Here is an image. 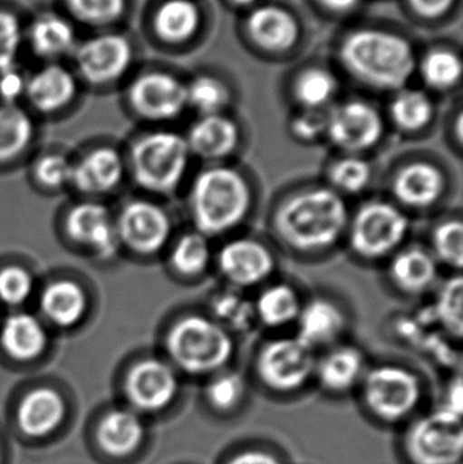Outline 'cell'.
<instances>
[{
    "label": "cell",
    "mask_w": 463,
    "mask_h": 464,
    "mask_svg": "<svg viewBox=\"0 0 463 464\" xmlns=\"http://www.w3.org/2000/svg\"><path fill=\"white\" fill-rule=\"evenodd\" d=\"M348 227V209L331 188H312L283 201L275 214L280 239L294 250L314 253L332 247Z\"/></svg>",
    "instance_id": "6da1fadb"
},
{
    "label": "cell",
    "mask_w": 463,
    "mask_h": 464,
    "mask_svg": "<svg viewBox=\"0 0 463 464\" xmlns=\"http://www.w3.org/2000/svg\"><path fill=\"white\" fill-rule=\"evenodd\" d=\"M73 165L64 155L52 154L41 158L35 166V177L46 188H60L71 182Z\"/></svg>",
    "instance_id": "bcb514c9"
},
{
    "label": "cell",
    "mask_w": 463,
    "mask_h": 464,
    "mask_svg": "<svg viewBox=\"0 0 463 464\" xmlns=\"http://www.w3.org/2000/svg\"><path fill=\"white\" fill-rule=\"evenodd\" d=\"M314 351L298 337L277 338L257 357L258 376L269 389L288 392L301 389L315 372Z\"/></svg>",
    "instance_id": "9c48e42d"
},
{
    "label": "cell",
    "mask_w": 463,
    "mask_h": 464,
    "mask_svg": "<svg viewBox=\"0 0 463 464\" xmlns=\"http://www.w3.org/2000/svg\"><path fill=\"white\" fill-rule=\"evenodd\" d=\"M32 120L14 103L0 106V162L21 155L33 139Z\"/></svg>",
    "instance_id": "d6a6232c"
},
{
    "label": "cell",
    "mask_w": 463,
    "mask_h": 464,
    "mask_svg": "<svg viewBox=\"0 0 463 464\" xmlns=\"http://www.w3.org/2000/svg\"><path fill=\"white\" fill-rule=\"evenodd\" d=\"M76 18L89 24H108L124 13L125 0H67Z\"/></svg>",
    "instance_id": "7bdbcfd3"
},
{
    "label": "cell",
    "mask_w": 463,
    "mask_h": 464,
    "mask_svg": "<svg viewBox=\"0 0 463 464\" xmlns=\"http://www.w3.org/2000/svg\"><path fill=\"white\" fill-rule=\"evenodd\" d=\"M65 416V403L56 390L40 387L24 395L18 406L19 428L30 438H45L53 432Z\"/></svg>",
    "instance_id": "44dd1931"
},
{
    "label": "cell",
    "mask_w": 463,
    "mask_h": 464,
    "mask_svg": "<svg viewBox=\"0 0 463 464\" xmlns=\"http://www.w3.org/2000/svg\"><path fill=\"white\" fill-rule=\"evenodd\" d=\"M22 30L14 14L0 11V72L15 68Z\"/></svg>",
    "instance_id": "f6af8a7d"
},
{
    "label": "cell",
    "mask_w": 463,
    "mask_h": 464,
    "mask_svg": "<svg viewBox=\"0 0 463 464\" xmlns=\"http://www.w3.org/2000/svg\"><path fill=\"white\" fill-rule=\"evenodd\" d=\"M296 324V337L314 351L339 340L347 326V318L331 300L314 299L302 305Z\"/></svg>",
    "instance_id": "ffe728a7"
},
{
    "label": "cell",
    "mask_w": 463,
    "mask_h": 464,
    "mask_svg": "<svg viewBox=\"0 0 463 464\" xmlns=\"http://www.w3.org/2000/svg\"><path fill=\"white\" fill-rule=\"evenodd\" d=\"M446 189V177L438 166L415 160L400 169L391 182L394 198L402 206L426 209L437 204Z\"/></svg>",
    "instance_id": "e0dca14e"
},
{
    "label": "cell",
    "mask_w": 463,
    "mask_h": 464,
    "mask_svg": "<svg viewBox=\"0 0 463 464\" xmlns=\"http://www.w3.org/2000/svg\"><path fill=\"white\" fill-rule=\"evenodd\" d=\"M124 177V162L116 150L101 147L73 165L71 182L90 195L108 193L119 187Z\"/></svg>",
    "instance_id": "7402d4cb"
},
{
    "label": "cell",
    "mask_w": 463,
    "mask_h": 464,
    "mask_svg": "<svg viewBox=\"0 0 463 464\" xmlns=\"http://www.w3.org/2000/svg\"><path fill=\"white\" fill-rule=\"evenodd\" d=\"M336 92L337 79L325 68H307L294 83L296 101L306 111H321L333 100Z\"/></svg>",
    "instance_id": "e575fe53"
},
{
    "label": "cell",
    "mask_w": 463,
    "mask_h": 464,
    "mask_svg": "<svg viewBox=\"0 0 463 464\" xmlns=\"http://www.w3.org/2000/svg\"><path fill=\"white\" fill-rule=\"evenodd\" d=\"M130 101L139 116L151 121H169L187 108V86L170 73L152 71L130 84Z\"/></svg>",
    "instance_id": "7c38bea8"
},
{
    "label": "cell",
    "mask_w": 463,
    "mask_h": 464,
    "mask_svg": "<svg viewBox=\"0 0 463 464\" xmlns=\"http://www.w3.org/2000/svg\"><path fill=\"white\" fill-rule=\"evenodd\" d=\"M178 392L176 371L157 359H147L130 368L125 379V394L133 408L141 411H163Z\"/></svg>",
    "instance_id": "5bb4252c"
},
{
    "label": "cell",
    "mask_w": 463,
    "mask_h": 464,
    "mask_svg": "<svg viewBox=\"0 0 463 464\" xmlns=\"http://www.w3.org/2000/svg\"><path fill=\"white\" fill-rule=\"evenodd\" d=\"M364 401L385 421H399L412 413L421 397L418 376L399 365H380L364 381Z\"/></svg>",
    "instance_id": "ba28073f"
},
{
    "label": "cell",
    "mask_w": 463,
    "mask_h": 464,
    "mask_svg": "<svg viewBox=\"0 0 463 464\" xmlns=\"http://www.w3.org/2000/svg\"><path fill=\"white\" fill-rule=\"evenodd\" d=\"M24 92L37 111L53 113L73 100L76 82L67 68L57 64L46 65L26 82Z\"/></svg>",
    "instance_id": "603a6c76"
},
{
    "label": "cell",
    "mask_w": 463,
    "mask_h": 464,
    "mask_svg": "<svg viewBox=\"0 0 463 464\" xmlns=\"http://www.w3.org/2000/svg\"><path fill=\"white\" fill-rule=\"evenodd\" d=\"M0 345L14 360L32 362L45 351L48 334L40 319L30 314H14L0 329Z\"/></svg>",
    "instance_id": "cb8c5ba5"
},
{
    "label": "cell",
    "mask_w": 463,
    "mask_h": 464,
    "mask_svg": "<svg viewBox=\"0 0 463 464\" xmlns=\"http://www.w3.org/2000/svg\"><path fill=\"white\" fill-rule=\"evenodd\" d=\"M0 460H2V451H0Z\"/></svg>",
    "instance_id": "11a10c76"
},
{
    "label": "cell",
    "mask_w": 463,
    "mask_h": 464,
    "mask_svg": "<svg viewBox=\"0 0 463 464\" xmlns=\"http://www.w3.org/2000/svg\"><path fill=\"white\" fill-rule=\"evenodd\" d=\"M364 359L353 346L332 349L315 365L320 383L329 392H342L355 386L363 373Z\"/></svg>",
    "instance_id": "83f0119b"
},
{
    "label": "cell",
    "mask_w": 463,
    "mask_h": 464,
    "mask_svg": "<svg viewBox=\"0 0 463 464\" xmlns=\"http://www.w3.org/2000/svg\"><path fill=\"white\" fill-rule=\"evenodd\" d=\"M228 464H280L276 458L263 451H247L234 458Z\"/></svg>",
    "instance_id": "f907efd6"
},
{
    "label": "cell",
    "mask_w": 463,
    "mask_h": 464,
    "mask_svg": "<svg viewBox=\"0 0 463 464\" xmlns=\"http://www.w3.org/2000/svg\"><path fill=\"white\" fill-rule=\"evenodd\" d=\"M187 101L188 106H192L201 116L219 114L228 105L230 92L219 79L201 75L188 84Z\"/></svg>",
    "instance_id": "f35d334b"
},
{
    "label": "cell",
    "mask_w": 463,
    "mask_h": 464,
    "mask_svg": "<svg viewBox=\"0 0 463 464\" xmlns=\"http://www.w3.org/2000/svg\"><path fill=\"white\" fill-rule=\"evenodd\" d=\"M132 62V48L127 38L103 34L90 38L78 46L75 53L79 73L90 83L116 81L127 72Z\"/></svg>",
    "instance_id": "9a60e30c"
},
{
    "label": "cell",
    "mask_w": 463,
    "mask_h": 464,
    "mask_svg": "<svg viewBox=\"0 0 463 464\" xmlns=\"http://www.w3.org/2000/svg\"><path fill=\"white\" fill-rule=\"evenodd\" d=\"M40 308L49 322L68 329L83 319L87 296L83 288L73 281H54L41 294Z\"/></svg>",
    "instance_id": "484cf974"
},
{
    "label": "cell",
    "mask_w": 463,
    "mask_h": 464,
    "mask_svg": "<svg viewBox=\"0 0 463 464\" xmlns=\"http://www.w3.org/2000/svg\"><path fill=\"white\" fill-rule=\"evenodd\" d=\"M449 400H450V405L448 409L456 411V413L461 414L462 409V382L461 379H457L456 383L451 387L450 394H449Z\"/></svg>",
    "instance_id": "f5cc1de1"
},
{
    "label": "cell",
    "mask_w": 463,
    "mask_h": 464,
    "mask_svg": "<svg viewBox=\"0 0 463 464\" xmlns=\"http://www.w3.org/2000/svg\"><path fill=\"white\" fill-rule=\"evenodd\" d=\"M120 243L133 253L152 256L168 245L171 220L168 212L146 200H135L122 208L116 222Z\"/></svg>",
    "instance_id": "8fae6325"
},
{
    "label": "cell",
    "mask_w": 463,
    "mask_h": 464,
    "mask_svg": "<svg viewBox=\"0 0 463 464\" xmlns=\"http://www.w3.org/2000/svg\"><path fill=\"white\" fill-rule=\"evenodd\" d=\"M246 32L250 40L269 52H285L299 40L298 19L285 8L266 5L255 8L247 16Z\"/></svg>",
    "instance_id": "ac0fdd59"
},
{
    "label": "cell",
    "mask_w": 463,
    "mask_h": 464,
    "mask_svg": "<svg viewBox=\"0 0 463 464\" xmlns=\"http://www.w3.org/2000/svg\"><path fill=\"white\" fill-rule=\"evenodd\" d=\"M407 215L388 201L364 204L350 226V245L359 256L381 259L394 253L410 231Z\"/></svg>",
    "instance_id": "8992f818"
},
{
    "label": "cell",
    "mask_w": 463,
    "mask_h": 464,
    "mask_svg": "<svg viewBox=\"0 0 463 464\" xmlns=\"http://www.w3.org/2000/svg\"><path fill=\"white\" fill-rule=\"evenodd\" d=\"M65 228L73 242L103 258L113 256L119 247L116 223L102 204L87 201L73 207L67 215Z\"/></svg>",
    "instance_id": "2e32d148"
},
{
    "label": "cell",
    "mask_w": 463,
    "mask_h": 464,
    "mask_svg": "<svg viewBox=\"0 0 463 464\" xmlns=\"http://www.w3.org/2000/svg\"><path fill=\"white\" fill-rule=\"evenodd\" d=\"M97 438L108 454L124 457L140 446L144 438L143 422L135 411L117 409L103 417L98 425Z\"/></svg>",
    "instance_id": "4316f807"
},
{
    "label": "cell",
    "mask_w": 463,
    "mask_h": 464,
    "mask_svg": "<svg viewBox=\"0 0 463 464\" xmlns=\"http://www.w3.org/2000/svg\"><path fill=\"white\" fill-rule=\"evenodd\" d=\"M212 319L226 330L246 332L256 321L255 303L236 289L223 291L211 300Z\"/></svg>",
    "instance_id": "d590c367"
},
{
    "label": "cell",
    "mask_w": 463,
    "mask_h": 464,
    "mask_svg": "<svg viewBox=\"0 0 463 464\" xmlns=\"http://www.w3.org/2000/svg\"><path fill=\"white\" fill-rule=\"evenodd\" d=\"M290 130L294 138L299 141L312 143L326 133V114L321 113V111L304 109V113L294 117Z\"/></svg>",
    "instance_id": "7dc6e473"
},
{
    "label": "cell",
    "mask_w": 463,
    "mask_h": 464,
    "mask_svg": "<svg viewBox=\"0 0 463 464\" xmlns=\"http://www.w3.org/2000/svg\"><path fill=\"white\" fill-rule=\"evenodd\" d=\"M345 70L367 86L399 92L416 71V57L407 38L382 29L350 33L340 46Z\"/></svg>",
    "instance_id": "7a4b0ae2"
},
{
    "label": "cell",
    "mask_w": 463,
    "mask_h": 464,
    "mask_svg": "<svg viewBox=\"0 0 463 464\" xmlns=\"http://www.w3.org/2000/svg\"><path fill=\"white\" fill-rule=\"evenodd\" d=\"M190 157L184 136L169 130L149 133L133 147V176L150 192L170 193L184 179Z\"/></svg>",
    "instance_id": "5b68a950"
},
{
    "label": "cell",
    "mask_w": 463,
    "mask_h": 464,
    "mask_svg": "<svg viewBox=\"0 0 463 464\" xmlns=\"http://www.w3.org/2000/svg\"><path fill=\"white\" fill-rule=\"evenodd\" d=\"M462 303L463 280L461 276H456L440 289L434 314L443 329L457 338H461L463 332Z\"/></svg>",
    "instance_id": "ab89813d"
},
{
    "label": "cell",
    "mask_w": 463,
    "mask_h": 464,
    "mask_svg": "<svg viewBox=\"0 0 463 464\" xmlns=\"http://www.w3.org/2000/svg\"><path fill=\"white\" fill-rule=\"evenodd\" d=\"M241 139L238 125L223 113L201 116L188 133L190 154L204 160H219L236 151Z\"/></svg>",
    "instance_id": "d6986e66"
},
{
    "label": "cell",
    "mask_w": 463,
    "mask_h": 464,
    "mask_svg": "<svg viewBox=\"0 0 463 464\" xmlns=\"http://www.w3.org/2000/svg\"><path fill=\"white\" fill-rule=\"evenodd\" d=\"M461 414L443 409L423 417L408 432V455L415 464H457L462 458Z\"/></svg>",
    "instance_id": "52a82bcc"
},
{
    "label": "cell",
    "mask_w": 463,
    "mask_h": 464,
    "mask_svg": "<svg viewBox=\"0 0 463 464\" xmlns=\"http://www.w3.org/2000/svg\"><path fill=\"white\" fill-rule=\"evenodd\" d=\"M434 113V102L421 90L404 87L399 90L391 105V120L404 132H419L429 127Z\"/></svg>",
    "instance_id": "1f68e13d"
},
{
    "label": "cell",
    "mask_w": 463,
    "mask_h": 464,
    "mask_svg": "<svg viewBox=\"0 0 463 464\" xmlns=\"http://www.w3.org/2000/svg\"><path fill=\"white\" fill-rule=\"evenodd\" d=\"M166 349L179 370L190 375H208L230 362L234 340L215 319L188 315L169 330Z\"/></svg>",
    "instance_id": "277c9868"
},
{
    "label": "cell",
    "mask_w": 463,
    "mask_h": 464,
    "mask_svg": "<svg viewBox=\"0 0 463 464\" xmlns=\"http://www.w3.org/2000/svg\"><path fill=\"white\" fill-rule=\"evenodd\" d=\"M75 33L67 19L56 14H43L30 27L33 51L43 59H56L73 46Z\"/></svg>",
    "instance_id": "4dcf8cb0"
},
{
    "label": "cell",
    "mask_w": 463,
    "mask_h": 464,
    "mask_svg": "<svg viewBox=\"0 0 463 464\" xmlns=\"http://www.w3.org/2000/svg\"><path fill=\"white\" fill-rule=\"evenodd\" d=\"M230 2L236 5H249L255 3L256 0H230Z\"/></svg>",
    "instance_id": "db71d44e"
},
{
    "label": "cell",
    "mask_w": 463,
    "mask_h": 464,
    "mask_svg": "<svg viewBox=\"0 0 463 464\" xmlns=\"http://www.w3.org/2000/svg\"><path fill=\"white\" fill-rule=\"evenodd\" d=\"M245 390L246 386L239 373H219L207 386V400L217 411H231L244 400Z\"/></svg>",
    "instance_id": "b9f144b4"
},
{
    "label": "cell",
    "mask_w": 463,
    "mask_h": 464,
    "mask_svg": "<svg viewBox=\"0 0 463 464\" xmlns=\"http://www.w3.org/2000/svg\"><path fill=\"white\" fill-rule=\"evenodd\" d=\"M26 90V81L15 68L0 72V97L5 103H14Z\"/></svg>",
    "instance_id": "c3c4849f"
},
{
    "label": "cell",
    "mask_w": 463,
    "mask_h": 464,
    "mask_svg": "<svg viewBox=\"0 0 463 464\" xmlns=\"http://www.w3.org/2000/svg\"><path fill=\"white\" fill-rule=\"evenodd\" d=\"M302 310L301 297L294 286L275 284L261 292L255 302L256 321L264 326L279 329L294 324Z\"/></svg>",
    "instance_id": "f546056e"
},
{
    "label": "cell",
    "mask_w": 463,
    "mask_h": 464,
    "mask_svg": "<svg viewBox=\"0 0 463 464\" xmlns=\"http://www.w3.org/2000/svg\"><path fill=\"white\" fill-rule=\"evenodd\" d=\"M383 132L382 116L367 101H347L326 114L325 135L333 146L348 154L356 155L377 146Z\"/></svg>",
    "instance_id": "30bf717a"
},
{
    "label": "cell",
    "mask_w": 463,
    "mask_h": 464,
    "mask_svg": "<svg viewBox=\"0 0 463 464\" xmlns=\"http://www.w3.org/2000/svg\"><path fill=\"white\" fill-rule=\"evenodd\" d=\"M389 275L400 291L408 295H420L437 280V259L423 248H407L394 256Z\"/></svg>",
    "instance_id": "d4e9b609"
},
{
    "label": "cell",
    "mask_w": 463,
    "mask_h": 464,
    "mask_svg": "<svg viewBox=\"0 0 463 464\" xmlns=\"http://www.w3.org/2000/svg\"><path fill=\"white\" fill-rule=\"evenodd\" d=\"M252 189L236 169L214 166L198 174L189 195L196 230L217 237L244 222L252 207Z\"/></svg>",
    "instance_id": "3957f363"
},
{
    "label": "cell",
    "mask_w": 463,
    "mask_h": 464,
    "mask_svg": "<svg viewBox=\"0 0 463 464\" xmlns=\"http://www.w3.org/2000/svg\"><path fill=\"white\" fill-rule=\"evenodd\" d=\"M456 0H408L413 13L421 18L437 19L448 14Z\"/></svg>",
    "instance_id": "681fc988"
},
{
    "label": "cell",
    "mask_w": 463,
    "mask_h": 464,
    "mask_svg": "<svg viewBox=\"0 0 463 464\" xmlns=\"http://www.w3.org/2000/svg\"><path fill=\"white\" fill-rule=\"evenodd\" d=\"M435 256L448 266L461 269L463 264V227L459 220H448L432 234Z\"/></svg>",
    "instance_id": "60d3db41"
},
{
    "label": "cell",
    "mask_w": 463,
    "mask_h": 464,
    "mask_svg": "<svg viewBox=\"0 0 463 464\" xmlns=\"http://www.w3.org/2000/svg\"><path fill=\"white\" fill-rule=\"evenodd\" d=\"M372 169L366 160L350 154L340 158L329 169V181L334 192L358 195L371 181Z\"/></svg>",
    "instance_id": "74e56055"
},
{
    "label": "cell",
    "mask_w": 463,
    "mask_h": 464,
    "mask_svg": "<svg viewBox=\"0 0 463 464\" xmlns=\"http://www.w3.org/2000/svg\"><path fill=\"white\" fill-rule=\"evenodd\" d=\"M275 256L260 240L238 237L226 243L217 253V267L236 289L264 283L275 270Z\"/></svg>",
    "instance_id": "4fadbf2b"
},
{
    "label": "cell",
    "mask_w": 463,
    "mask_h": 464,
    "mask_svg": "<svg viewBox=\"0 0 463 464\" xmlns=\"http://www.w3.org/2000/svg\"><path fill=\"white\" fill-rule=\"evenodd\" d=\"M212 251L208 237L198 231L182 235L170 251V265L184 277H198L206 272Z\"/></svg>",
    "instance_id": "836d02e7"
},
{
    "label": "cell",
    "mask_w": 463,
    "mask_h": 464,
    "mask_svg": "<svg viewBox=\"0 0 463 464\" xmlns=\"http://www.w3.org/2000/svg\"><path fill=\"white\" fill-rule=\"evenodd\" d=\"M33 289V276L24 267L11 265L0 270V300L5 304H22L29 299Z\"/></svg>",
    "instance_id": "ee69618b"
},
{
    "label": "cell",
    "mask_w": 463,
    "mask_h": 464,
    "mask_svg": "<svg viewBox=\"0 0 463 464\" xmlns=\"http://www.w3.org/2000/svg\"><path fill=\"white\" fill-rule=\"evenodd\" d=\"M462 70L461 57L456 52L438 48L423 57L419 71L427 86L443 92L459 83Z\"/></svg>",
    "instance_id": "8d00e7d4"
},
{
    "label": "cell",
    "mask_w": 463,
    "mask_h": 464,
    "mask_svg": "<svg viewBox=\"0 0 463 464\" xmlns=\"http://www.w3.org/2000/svg\"><path fill=\"white\" fill-rule=\"evenodd\" d=\"M201 13L193 0H166L154 18L157 34L166 43L181 44L198 33Z\"/></svg>",
    "instance_id": "f1b7e54d"
},
{
    "label": "cell",
    "mask_w": 463,
    "mask_h": 464,
    "mask_svg": "<svg viewBox=\"0 0 463 464\" xmlns=\"http://www.w3.org/2000/svg\"><path fill=\"white\" fill-rule=\"evenodd\" d=\"M361 0H318L325 10L331 13L342 14L353 10Z\"/></svg>",
    "instance_id": "816d5d0a"
}]
</instances>
